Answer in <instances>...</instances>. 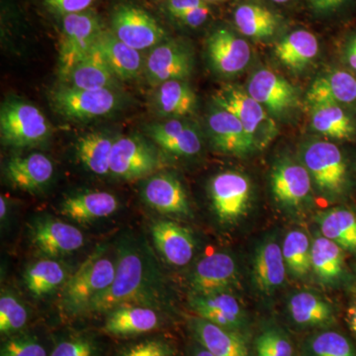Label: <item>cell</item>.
<instances>
[{
    "label": "cell",
    "instance_id": "obj_1",
    "mask_svg": "<svg viewBox=\"0 0 356 356\" xmlns=\"http://www.w3.org/2000/svg\"><path fill=\"white\" fill-rule=\"evenodd\" d=\"M213 99L219 108L240 120L254 149H266L277 136V125L273 117L247 90L227 84L215 92Z\"/></svg>",
    "mask_w": 356,
    "mask_h": 356
},
{
    "label": "cell",
    "instance_id": "obj_2",
    "mask_svg": "<svg viewBox=\"0 0 356 356\" xmlns=\"http://www.w3.org/2000/svg\"><path fill=\"white\" fill-rule=\"evenodd\" d=\"M117 264L98 248L89 255L65 283L63 303L72 313H86L90 304L108 289L116 274Z\"/></svg>",
    "mask_w": 356,
    "mask_h": 356
},
{
    "label": "cell",
    "instance_id": "obj_3",
    "mask_svg": "<svg viewBox=\"0 0 356 356\" xmlns=\"http://www.w3.org/2000/svg\"><path fill=\"white\" fill-rule=\"evenodd\" d=\"M147 285L146 267L139 252L122 250L113 282L90 304L86 313H110L119 307L134 305L136 300L144 296Z\"/></svg>",
    "mask_w": 356,
    "mask_h": 356
},
{
    "label": "cell",
    "instance_id": "obj_4",
    "mask_svg": "<svg viewBox=\"0 0 356 356\" xmlns=\"http://www.w3.org/2000/svg\"><path fill=\"white\" fill-rule=\"evenodd\" d=\"M50 124L38 107L21 100H7L0 109V137L6 146H37L48 139Z\"/></svg>",
    "mask_w": 356,
    "mask_h": 356
},
{
    "label": "cell",
    "instance_id": "obj_5",
    "mask_svg": "<svg viewBox=\"0 0 356 356\" xmlns=\"http://www.w3.org/2000/svg\"><path fill=\"white\" fill-rule=\"evenodd\" d=\"M99 19L91 11L65 15L58 51V74L67 81L72 69L92 49L102 31Z\"/></svg>",
    "mask_w": 356,
    "mask_h": 356
},
{
    "label": "cell",
    "instance_id": "obj_6",
    "mask_svg": "<svg viewBox=\"0 0 356 356\" xmlns=\"http://www.w3.org/2000/svg\"><path fill=\"white\" fill-rule=\"evenodd\" d=\"M51 103L65 119L83 121L111 113L118 105V97L111 89L92 90L65 86L51 93Z\"/></svg>",
    "mask_w": 356,
    "mask_h": 356
},
{
    "label": "cell",
    "instance_id": "obj_7",
    "mask_svg": "<svg viewBox=\"0 0 356 356\" xmlns=\"http://www.w3.org/2000/svg\"><path fill=\"white\" fill-rule=\"evenodd\" d=\"M304 166L321 191L337 194L346 181V163L339 147L330 142L316 140L302 153Z\"/></svg>",
    "mask_w": 356,
    "mask_h": 356
},
{
    "label": "cell",
    "instance_id": "obj_8",
    "mask_svg": "<svg viewBox=\"0 0 356 356\" xmlns=\"http://www.w3.org/2000/svg\"><path fill=\"white\" fill-rule=\"evenodd\" d=\"M112 32L123 43L137 51L154 48L165 38V30L143 9L120 6L112 15Z\"/></svg>",
    "mask_w": 356,
    "mask_h": 356
},
{
    "label": "cell",
    "instance_id": "obj_9",
    "mask_svg": "<svg viewBox=\"0 0 356 356\" xmlns=\"http://www.w3.org/2000/svg\"><path fill=\"white\" fill-rule=\"evenodd\" d=\"M159 166L158 154L146 140L136 136L114 140L110 159V173L123 179H136L151 175Z\"/></svg>",
    "mask_w": 356,
    "mask_h": 356
},
{
    "label": "cell",
    "instance_id": "obj_10",
    "mask_svg": "<svg viewBox=\"0 0 356 356\" xmlns=\"http://www.w3.org/2000/svg\"><path fill=\"white\" fill-rule=\"evenodd\" d=\"M252 195V184L243 173L224 172L215 175L210 182L213 208L222 222H232L247 212Z\"/></svg>",
    "mask_w": 356,
    "mask_h": 356
},
{
    "label": "cell",
    "instance_id": "obj_11",
    "mask_svg": "<svg viewBox=\"0 0 356 356\" xmlns=\"http://www.w3.org/2000/svg\"><path fill=\"white\" fill-rule=\"evenodd\" d=\"M147 81L154 88L168 81H185L193 69L191 54L175 41L154 46L144 65Z\"/></svg>",
    "mask_w": 356,
    "mask_h": 356
},
{
    "label": "cell",
    "instance_id": "obj_12",
    "mask_svg": "<svg viewBox=\"0 0 356 356\" xmlns=\"http://www.w3.org/2000/svg\"><path fill=\"white\" fill-rule=\"evenodd\" d=\"M247 92L273 115L284 113L298 103L294 86L270 70H257L248 81Z\"/></svg>",
    "mask_w": 356,
    "mask_h": 356
},
{
    "label": "cell",
    "instance_id": "obj_13",
    "mask_svg": "<svg viewBox=\"0 0 356 356\" xmlns=\"http://www.w3.org/2000/svg\"><path fill=\"white\" fill-rule=\"evenodd\" d=\"M235 259L225 252H214L199 261L191 276L194 294L226 292L238 281Z\"/></svg>",
    "mask_w": 356,
    "mask_h": 356
},
{
    "label": "cell",
    "instance_id": "obj_14",
    "mask_svg": "<svg viewBox=\"0 0 356 356\" xmlns=\"http://www.w3.org/2000/svg\"><path fill=\"white\" fill-rule=\"evenodd\" d=\"M207 53L214 69L225 76L240 74L252 58L247 42L228 29H218L210 35Z\"/></svg>",
    "mask_w": 356,
    "mask_h": 356
},
{
    "label": "cell",
    "instance_id": "obj_15",
    "mask_svg": "<svg viewBox=\"0 0 356 356\" xmlns=\"http://www.w3.org/2000/svg\"><path fill=\"white\" fill-rule=\"evenodd\" d=\"M33 245L47 257L72 254L83 247V233L72 225L58 220H41L31 231Z\"/></svg>",
    "mask_w": 356,
    "mask_h": 356
},
{
    "label": "cell",
    "instance_id": "obj_16",
    "mask_svg": "<svg viewBox=\"0 0 356 356\" xmlns=\"http://www.w3.org/2000/svg\"><path fill=\"white\" fill-rule=\"evenodd\" d=\"M192 309L199 318L238 332L245 323V312L238 299L226 292L193 294L189 299Z\"/></svg>",
    "mask_w": 356,
    "mask_h": 356
},
{
    "label": "cell",
    "instance_id": "obj_17",
    "mask_svg": "<svg viewBox=\"0 0 356 356\" xmlns=\"http://www.w3.org/2000/svg\"><path fill=\"white\" fill-rule=\"evenodd\" d=\"M312 178L305 166L285 159L271 173V189L280 203L298 206L310 195Z\"/></svg>",
    "mask_w": 356,
    "mask_h": 356
},
{
    "label": "cell",
    "instance_id": "obj_18",
    "mask_svg": "<svg viewBox=\"0 0 356 356\" xmlns=\"http://www.w3.org/2000/svg\"><path fill=\"white\" fill-rule=\"evenodd\" d=\"M211 139L218 151L232 156H243L254 149L242 123L226 110L219 108L208 116Z\"/></svg>",
    "mask_w": 356,
    "mask_h": 356
},
{
    "label": "cell",
    "instance_id": "obj_19",
    "mask_svg": "<svg viewBox=\"0 0 356 356\" xmlns=\"http://www.w3.org/2000/svg\"><path fill=\"white\" fill-rule=\"evenodd\" d=\"M151 232L154 245L168 264L184 266L191 262L195 243L188 229L175 222L158 221Z\"/></svg>",
    "mask_w": 356,
    "mask_h": 356
},
{
    "label": "cell",
    "instance_id": "obj_20",
    "mask_svg": "<svg viewBox=\"0 0 356 356\" xmlns=\"http://www.w3.org/2000/svg\"><path fill=\"white\" fill-rule=\"evenodd\" d=\"M143 196L152 208L163 214L187 216L191 213L184 186L172 175L149 178L143 189Z\"/></svg>",
    "mask_w": 356,
    "mask_h": 356
},
{
    "label": "cell",
    "instance_id": "obj_21",
    "mask_svg": "<svg viewBox=\"0 0 356 356\" xmlns=\"http://www.w3.org/2000/svg\"><path fill=\"white\" fill-rule=\"evenodd\" d=\"M147 135L161 149L175 156H195L201 151L198 133L177 119L152 124L147 127Z\"/></svg>",
    "mask_w": 356,
    "mask_h": 356
},
{
    "label": "cell",
    "instance_id": "obj_22",
    "mask_svg": "<svg viewBox=\"0 0 356 356\" xmlns=\"http://www.w3.org/2000/svg\"><path fill=\"white\" fill-rule=\"evenodd\" d=\"M114 76L130 81L139 76L144 69L140 51L131 48L117 38L112 31L102 30L95 42Z\"/></svg>",
    "mask_w": 356,
    "mask_h": 356
},
{
    "label": "cell",
    "instance_id": "obj_23",
    "mask_svg": "<svg viewBox=\"0 0 356 356\" xmlns=\"http://www.w3.org/2000/svg\"><path fill=\"white\" fill-rule=\"evenodd\" d=\"M6 175L14 186L26 191H36L50 181L54 165L43 154L15 156L7 163Z\"/></svg>",
    "mask_w": 356,
    "mask_h": 356
},
{
    "label": "cell",
    "instance_id": "obj_24",
    "mask_svg": "<svg viewBox=\"0 0 356 356\" xmlns=\"http://www.w3.org/2000/svg\"><path fill=\"white\" fill-rule=\"evenodd\" d=\"M156 312L149 307L126 305L108 313L103 331L113 336H134L153 331L158 327Z\"/></svg>",
    "mask_w": 356,
    "mask_h": 356
},
{
    "label": "cell",
    "instance_id": "obj_25",
    "mask_svg": "<svg viewBox=\"0 0 356 356\" xmlns=\"http://www.w3.org/2000/svg\"><path fill=\"white\" fill-rule=\"evenodd\" d=\"M286 264L282 248L275 241H267L257 248L254 259L255 285L261 291L273 293L284 283Z\"/></svg>",
    "mask_w": 356,
    "mask_h": 356
},
{
    "label": "cell",
    "instance_id": "obj_26",
    "mask_svg": "<svg viewBox=\"0 0 356 356\" xmlns=\"http://www.w3.org/2000/svg\"><path fill=\"white\" fill-rule=\"evenodd\" d=\"M307 102L351 104L356 102V79L344 70H334L317 77L307 92Z\"/></svg>",
    "mask_w": 356,
    "mask_h": 356
},
{
    "label": "cell",
    "instance_id": "obj_27",
    "mask_svg": "<svg viewBox=\"0 0 356 356\" xmlns=\"http://www.w3.org/2000/svg\"><path fill=\"white\" fill-rule=\"evenodd\" d=\"M195 336L205 350L215 356H248V346L238 332L225 329L202 318L192 322Z\"/></svg>",
    "mask_w": 356,
    "mask_h": 356
},
{
    "label": "cell",
    "instance_id": "obj_28",
    "mask_svg": "<svg viewBox=\"0 0 356 356\" xmlns=\"http://www.w3.org/2000/svg\"><path fill=\"white\" fill-rule=\"evenodd\" d=\"M119 207L118 199L108 192H88L65 199L60 207L65 216L83 222L111 216Z\"/></svg>",
    "mask_w": 356,
    "mask_h": 356
},
{
    "label": "cell",
    "instance_id": "obj_29",
    "mask_svg": "<svg viewBox=\"0 0 356 356\" xmlns=\"http://www.w3.org/2000/svg\"><path fill=\"white\" fill-rule=\"evenodd\" d=\"M114 74L103 57L102 51L93 44L90 51L77 63L67 81L69 86L84 89H110L114 84Z\"/></svg>",
    "mask_w": 356,
    "mask_h": 356
},
{
    "label": "cell",
    "instance_id": "obj_30",
    "mask_svg": "<svg viewBox=\"0 0 356 356\" xmlns=\"http://www.w3.org/2000/svg\"><path fill=\"white\" fill-rule=\"evenodd\" d=\"M318 43L315 35L306 30L290 33L275 44L274 54L281 64L289 69H305L317 57Z\"/></svg>",
    "mask_w": 356,
    "mask_h": 356
},
{
    "label": "cell",
    "instance_id": "obj_31",
    "mask_svg": "<svg viewBox=\"0 0 356 356\" xmlns=\"http://www.w3.org/2000/svg\"><path fill=\"white\" fill-rule=\"evenodd\" d=\"M311 126L316 132L336 140H348L355 134V126L341 105L320 102L311 105Z\"/></svg>",
    "mask_w": 356,
    "mask_h": 356
},
{
    "label": "cell",
    "instance_id": "obj_32",
    "mask_svg": "<svg viewBox=\"0 0 356 356\" xmlns=\"http://www.w3.org/2000/svg\"><path fill=\"white\" fill-rule=\"evenodd\" d=\"M323 236L343 250L356 252V215L350 210L334 208L318 215Z\"/></svg>",
    "mask_w": 356,
    "mask_h": 356
},
{
    "label": "cell",
    "instance_id": "obj_33",
    "mask_svg": "<svg viewBox=\"0 0 356 356\" xmlns=\"http://www.w3.org/2000/svg\"><path fill=\"white\" fill-rule=\"evenodd\" d=\"M156 104L163 116L182 117L195 110L197 98L185 81H168L158 86Z\"/></svg>",
    "mask_w": 356,
    "mask_h": 356
},
{
    "label": "cell",
    "instance_id": "obj_34",
    "mask_svg": "<svg viewBox=\"0 0 356 356\" xmlns=\"http://www.w3.org/2000/svg\"><path fill=\"white\" fill-rule=\"evenodd\" d=\"M311 266L321 281L334 282L343 274V248L324 236H318L312 243Z\"/></svg>",
    "mask_w": 356,
    "mask_h": 356
},
{
    "label": "cell",
    "instance_id": "obj_35",
    "mask_svg": "<svg viewBox=\"0 0 356 356\" xmlns=\"http://www.w3.org/2000/svg\"><path fill=\"white\" fill-rule=\"evenodd\" d=\"M114 140L104 134H86L77 140V156L90 172L98 175H109Z\"/></svg>",
    "mask_w": 356,
    "mask_h": 356
},
{
    "label": "cell",
    "instance_id": "obj_36",
    "mask_svg": "<svg viewBox=\"0 0 356 356\" xmlns=\"http://www.w3.org/2000/svg\"><path fill=\"white\" fill-rule=\"evenodd\" d=\"M288 309L295 323L307 327L329 324L334 318L332 307L324 299L311 292L293 295Z\"/></svg>",
    "mask_w": 356,
    "mask_h": 356
},
{
    "label": "cell",
    "instance_id": "obj_37",
    "mask_svg": "<svg viewBox=\"0 0 356 356\" xmlns=\"http://www.w3.org/2000/svg\"><path fill=\"white\" fill-rule=\"evenodd\" d=\"M67 280V271L60 262L44 259L27 269L25 282L35 297H42L55 291Z\"/></svg>",
    "mask_w": 356,
    "mask_h": 356
},
{
    "label": "cell",
    "instance_id": "obj_38",
    "mask_svg": "<svg viewBox=\"0 0 356 356\" xmlns=\"http://www.w3.org/2000/svg\"><path fill=\"white\" fill-rule=\"evenodd\" d=\"M236 27L245 36L262 39L275 32L277 21L268 9L254 4H243L235 13Z\"/></svg>",
    "mask_w": 356,
    "mask_h": 356
},
{
    "label": "cell",
    "instance_id": "obj_39",
    "mask_svg": "<svg viewBox=\"0 0 356 356\" xmlns=\"http://www.w3.org/2000/svg\"><path fill=\"white\" fill-rule=\"evenodd\" d=\"M311 248L310 241L303 232L291 231L285 236L282 254L293 275L301 277L311 270Z\"/></svg>",
    "mask_w": 356,
    "mask_h": 356
},
{
    "label": "cell",
    "instance_id": "obj_40",
    "mask_svg": "<svg viewBox=\"0 0 356 356\" xmlns=\"http://www.w3.org/2000/svg\"><path fill=\"white\" fill-rule=\"evenodd\" d=\"M28 321L24 305L10 293H1L0 297V332L13 334L22 330Z\"/></svg>",
    "mask_w": 356,
    "mask_h": 356
},
{
    "label": "cell",
    "instance_id": "obj_41",
    "mask_svg": "<svg viewBox=\"0 0 356 356\" xmlns=\"http://www.w3.org/2000/svg\"><path fill=\"white\" fill-rule=\"evenodd\" d=\"M313 356H356L350 341L337 332H325L311 341Z\"/></svg>",
    "mask_w": 356,
    "mask_h": 356
},
{
    "label": "cell",
    "instance_id": "obj_42",
    "mask_svg": "<svg viewBox=\"0 0 356 356\" xmlns=\"http://www.w3.org/2000/svg\"><path fill=\"white\" fill-rule=\"evenodd\" d=\"M255 351L257 356H293L289 339L276 330H267L257 337Z\"/></svg>",
    "mask_w": 356,
    "mask_h": 356
},
{
    "label": "cell",
    "instance_id": "obj_43",
    "mask_svg": "<svg viewBox=\"0 0 356 356\" xmlns=\"http://www.w3.org/2000/svg\"><path fill=\"white\" fill-rule=\"evenodd\" d=\"M0 356H47V351L34 337H15L2 344Z\"/></svg>",
    "mask_w": 356,
    "mask_h": 356
},
{
    "label": "cell",
    "instance_id": "obj_44",
    "mask_svg": "<svg viewBox=\"0 0 356 356\" xmlns=\"http://www.w3.org/2000/svg\"><path fill=\"white\" fill-rule=\"evenodd\" d=\"M93 343L83 337L67 339L54 348L51 356H95Z\"/></svg>",
    "mask_w": 356,
    "mask_h": 356
},
{
    "label": "cell",
    "instance_id": "obj_45",
    "mask_svg": "<svg viewBox=\"0 0 356 356\" xmlns=\"http://www.w3.org/2000/svg\"><path fill=\"white\" fill-rule=\"evenodd\" d=\"M123 356H172V350L165 341L147 339L129 348Z\"/></svg>",
    "mask_w": 356,
    "mask_h": 356
},
{
    "label": "cell",
    "instance_id": "obj_46",
    "mask_svg": "<svg viewBox=\"0 0 356 356\" xmlns=\"http://www.w3.org/2000/svg\"><path fill=\"white\" fill-rule=\"evenodd\" d=\"M93 1L95 0H44L51 11L64 16L84 13Z\"/></svg>",
    "mask_w": 356,
    "mask_h": 356
},
{
    "label": "cell",
    "instance_id": "obj_47",
    "mask_svg": "<svg viewBox=\"0 0 356 356\" xmlns=\"http://www.w3.org/2000/svg\"><path fill=\"white\" fill-rule=\"evenodd\" d=\"M209 14V7L204 6L191 9L187 13L181 14V15L178 16L177 19L184 22L185 25L189 26V27L196 28L202 25L207 20Z\"/></svg>",
    "mask_w": 356,
    "mask_h": 356
},
{
    "label": "cell",
    "instance_id": "obj_48",
    "mask_svg": "<svg viewBox=\"0 0 356 356\" xmlns=\"http://www.w3.org/2000/svg\"><path fill=\"white\" fill-rule=\"evenodd\" d=\"M207 6L205 0H168V9L172 16L177 18L191 9Z\"/></svg>",
    "mask_w": 356,
    "mask_h": 356
},
{
    "label": "cell",
    "instance_id": "obj_49",
    "mask_svg": "<svg viewBox=\"0 0 356 356\" xmlns=\"http://www.w3.org/2000/svg\"><path fill=\"white\" fill-rule=\"evenodd\" d=\"M344 0H310L312 8L318 13H325L336 9L343 4Z\"/></svg>",
    "mask_w": 356,
    "mask_h": 356
},
{
    "label": "cell",
    "instance_id": "obj_50",
    "mask_svg": "<svg viewBox=\"0 0 356 356\" xmlns=\"http://www.w3.org/2000/svg\"><path fill=\"white\" fill-rule=\"evenodd\" d=\"M346 56L348 64L356 72V36L348 44Z\"/></svg>",
    "mask_w": 356,
    "mask_h": 356
},
{
    "label": "cell",
    "instance_id": "obj_51",
    "mask_svg": "<svg viewBox=\"0 0 356 356\" xmlns=\"http://www.w3.org/2000/svg\"><path fill=\"white\" fill-rule=\"evenodd\" d=\"M348 318L351 329H353V331L355 332L356 334V304L355 305L351 306L350 310H348Z\"/></svg>",
    "mask_w": 356,
    "mask_h": 356
},
{
    "label": "cell",
    "instance_id": "obj_52",
    "mask_svg": "<svg viewBox=\"0 0 356 356\" xmlns=\"http://www.w3.org/2000/svg\"><path fill=\"white\" fill-rule=\"evenodd\" d=\"M7 214V202L6 199L1 196L0 198V218L3 220Z\"/></svg>",
    "mask_w": 356,
    "mask_h": 356
},
{
    "label": "cell",
    "instance_id": "obj_53",
    "mask_svg": "<svg viewBox=\"0 0 356 356\" xmlns=\"http://www.w3.org/2000/svg\"><path fill=\"white\" fill-rule=\"evenodd\" d=\"M193 356H215L213 355L212 353H209L207 350H205V348H202V350H199L196 351L195 355Z\"/></svg>",
    "mask_w": 356,
    "mask_h": 356
},
{
    "label": "cell",
    "instance_id": "obj_54",
    "mask_svg": "<svg viewBox=\"0 0 356 356\" xmlns=\"http://www.w3.org/2000/svg\"><path fill=\"white\" fill-rule=\"evenodd\" d=\"M273 2H276V3H285V2L289 1V0H273Z\"/></svg>",
    "mask_w": 356,
    "mask_h": 356
},
{
    "label": "cell",
    "instance_id": "obj_55",
    "mask_svg": "<svg viewBox=\"0 0 356 356\" xmlns=\"http://www.w3.org/2000/svg\"><path fill=\"white\" fill-rule=\"evenodd\" d=\"M208 1H220V0H208Z\"/></svg>",
    "mask_w": 356,
    "mask_h": 356
}]
</instances>
